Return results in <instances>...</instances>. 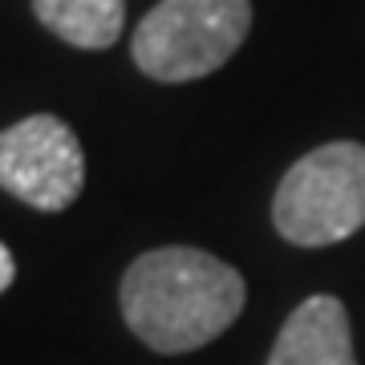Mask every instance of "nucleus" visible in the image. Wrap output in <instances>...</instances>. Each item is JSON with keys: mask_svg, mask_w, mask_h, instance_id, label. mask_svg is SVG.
Returning <instances> with one entry per match:
<instances>
[{"mask_svg": "<svg viewBox=\"0 0 365 365\" xmlns=\"http://www.w3.org/2000/svg\"><path fill=\"white\" fill-rule=\"evenodd\" d=\"M272 223L297 248H329L365 223V146L325 143L297 158L276 187Z\"/></svg>", "mask_w": 365, "mask_h": 365, "instance_id": "f03ea898", "label": "nucleus"}, {"mask_svg": "<svg viewBox=\"0 0 365 365\" xmlns=\"http://www.w3.org/2000/svg\"><path fill=\"white\" fill-rule=\"evenodd\" d=\"M0 187L37 211H66L86 187V155L61 118L33 114L0 130Z\"/></svg>", "mask_w": 365, "mask_h": 365, "instance_id": "20e7f679", "label": "nucleus"}, {"mask_svg": "<svg viewBox=\"0 0 365 365\" xmlns=\"http://www.w3.org/2000/svg\"><path fill=\"white\" fill-rule=\"evenodd\" d=\"M244 276L199 248L143 252L122 276V317L155 353H191L244 313Z\"/></svg>", "mask_w": 365, "mask_h": 365, "instance_id": "f257e3e1", "label": "nucleus"}, {"mask_svg": "<svg viewBox=\"0 0 365 365\" xmlns=\"http://www.w3.org/2000/svg\"><path fill=\"white\" fill-rule=\"evenodd\" d=\"M33 13L73 49H110L126 25V0H33Z\"/></svg>", "mask_w": 365, "mask_h": 365, "instance_id": "423d86ee", "label": "nucleus"}, {"mask_svg": "<svg viewBox=\"0 0 365 365\" xmlns=\"http://www.w3.org/2000/svg\"><path fill=\"white\" fill-rule=\"evenodd\" d=\"M248 29L252 0H158L134 29L130 53L146 78L179 86L232 61Z\"/></svg>", "mask_w": 365, "mask_h": 365, "instance_id": "7ed1b4c3", "label": "nucleus"}, {"mask_svg": "<svg viewBox=\"0 0 365 365\" xmlns=\"http://www.w3.org/2000/svg\"><path fill=\"white\" fill-rule=\"evenodd\" d=\"M268 365H357L345 304L337 297H309L284 321Z\"/></svg>", "mask_w": 365, "mask_h": 365, "instance_id": "39448f33", "label": "nucleus"}, {"mask_svg": "<svg viewBox=\"0 0 365 365\" xmlns=\"http://www.w3.org/2000/svg\"><path fill=\"white\" fill-rule=\"evenodd\" d=\"M16 280V264H13V252L4 248V244H0V292H4V288L13 284Z\"/></svg>", "mask_w": 365, "mask_h": 365, "instance_id": "0eeeda50", "label": "nucleus"}]
</instances>
